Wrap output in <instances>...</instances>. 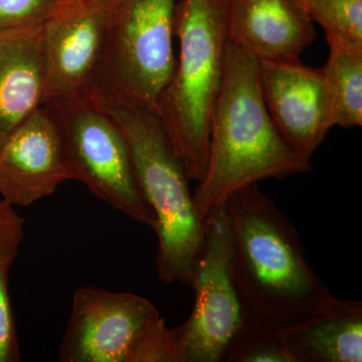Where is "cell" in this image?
I'll return each instance as SVG.
<instances>
[{
	"instance_id": "5b68a950",
	"label": "cell",
	"mask_w": 362,
	"mask_h": 362,
	"mask_svg": "<svg viewBox=\"0 0 362 362\" xmlns=\"http://www.w3.org/2000/svg\"><path fill=\"white\" fill-rule=\"evenodd\" d=\"M175 0H119L92 98L132 102L157 113L176 58Z\"/></svg>"
},
{
	"instance_id": "d6986e66",
	"label": "cell",
	"mask_w": 362,
	"mask_h": 362,
	"mask_svg": "<svg viewBox=\"0 0 362 362\" xmlns=\"http://www.w3.org/2000/svg\"><path fill=\"white\" fill-rule=\"evenodd\" d=\"M9 269H0V362H20L21 352L9 294Z\"/></svg>"
},
{
	"instance_id": "8fae6325",
	"label": "cell",
	"mask_w": 362,
	"mask_h": 362,
	"mask_svg": "<svg viewBox=\"0 0 362 362\" xmlns=\"http://www.w3.org/2000/svg\"><path fill=\"white\" fill-rule=\"evenodd\" d=\"M73 180L56 117L42 105L0 146V197L13 206H30Z\"/></svg>"
},
{
	"instance_id": "7a4b0ae2",
	"label": "cell",
	"mask_w": 362,
	"mask_h": 362,
	"mask_svg": "<svg viewBox=\"0 0 362 362\" xmlns=\"http://www.w3.org/2000/svg\"><path fill=\"white\" fill-rule=\"evenodd\" d=\"M311 170L310 160L290 148L272 120L262 93L258 59L228 42L206 173L192 194L199 218L204 221L214 207L259 181Z\"/></svg>"
},
{
	"instance_id": "6da1fadb",
	"label": "cell",
	"mask_w": 362,
	"mask_h": 362,
	"mask_svg": "<svg viewBox=\"0 0 362 362\" xmlns=\"http://www.w3.org/2000/svg\"><path fill=\"white\" fill-rule=\"evenodd\" d=\"M226 206L242 315L284 330L332 296L306 259L296 228L258 183L235 192Z\"/></svg>"
},
{
	"instance_id": "44dd1931",
	"label": "cell",
	"mask_w": 362,
	"mask_h": 362,
	"mask_svg": "<svg viewBox=\"0 0 362 362\" xmlns=\"http://www.w3.org/2000/svg\"><path fill=\"white\" fill-rule=\"evenodd\" d=\"M80 1H88V0H80Z\"/></svg>"
},
{
	"instance_id": "ffe728a7",
	"label": "cell",
	"mask_w": 362,
	"mask_h": 362,
	"mask_svg": "<svg viewBox=\"0 0 362 362\" xmlns=\"http://www.w3.org/2000/svg\"><path fill=\"white\" fill-rule=\"evenodd\" d=\"M25 239V220L0 197V269H11Z\"/></svg>"
},
{
	"instance_id": "52a82bcc",
	"label": "cell",
	"mask_w": 362,
	"mask_h": 362,
	"mask_svg": "<svg viewBox=\"0 0 362 362\" xmlns=\"http://www.w3.org/2000/svg\"><path fill=\"white\" fill-rule=\"evenodd\" d=\"M56 117L73 180L133 221L156 230L153 211L136 182L125 136L93 98L47 102Z\"/></svg>"
},
{
	"instance_id": "8992f818",
	"label": "cell",
	"mask_w": 362,
	"mask_h": 362,
	"mask_svg": "<svg viewBox=\"0 0 362 362\" xmlns=\"http://www.w3.org/2000/svg\"><path fill=\"white\" fill-rule=\"evenodd\" d=\"M63 362H177L171 329L146 298L94 287L74 293Z\"/></svg>"
},
{
	"instance_id": "7c38bea8",
	"label": "cell",
	"mask_w": 362,
	"mask_h": 362,
	"mask_svg": "<svg viewBox=\"0 0 362 362\" xmlns=\"http://www.w3.org/2000/svg\"><path fill=\"white\" fill-rule=\"evenodd\" d=\"M228 33L259 62L299 61L316 39L300 0H228Z\"/></svg>"
},
{
	"instance_id": "4fadbf2b",
	"label": "cell",
	"mask_w": 362,
	"mask_h": 362,
	"mask_svg": "<svg viewBox=\"0 0 362 362\" xmlns=\"http://www.w3.org/2000/svg\"><path fill=\"white\" fill-rule=\"evenodd\" d=\"M42 28L0 33V146L45 104Z\"/></svg>"
},
{
	"instance_id": "5bb4252c",
	"label": "cell",
	"mask_w": 362,
	"mask_h": 362,
	"mask_svg": "<svg viewBox=\"0 0 362 362\" xmlns=\"http://www.w3.org/2000/svg\"><path fill=\"white\" fill-rule=\"evenodd\" d=\"M282 334L293 362H361L362 302L332 295Z\"/></svg>"
},
{
	"instance_id": "277c9868",
	"label": "cell",
	"mask_w": 362,
	"mask_h": 362,
	"mask_svg": "<svg viewBox=\"0 0 362 362\" xmlns=\"http://www.w3.org/2000/svg\"><path fill=\"white\" fill-rule=\"evenodd\" d=\"M175 68L162 93L157 114L190 180L206 173L209 133L225 77L228 0L176 2Z\"/></svg>"
},
{
	"instance_id": "ac0fdd59",
	"label": "cell",
	"mask_w": 362,
	"mask_h": 362,
	"mask_svg": "<svg viewBox=\"0 0 362 362\" xmlns=\"http://www.w3.org/2000/svg\"><path fill=\"white\" fill-rule=\"evenodd\" d=\"M80 0H0V33L42 28Z\"/></svg>"
},
{
	"instance_id": "e0dca14e",
	"label": "cell",
	"mask_w": 362,
	"mask_h": 362,
	"mask_svg": "<svg viewBox=\"0 0 362 362\" xmlns=\"http://www.w3.org/2000/svg\"><path fill=\"white\" fill-rule=\"evenodd\" d=\"M327 40L362 49V0H300Z\"/></svg>"
},
{
	"instance_id": "ba28073f",
	"label": "cell",
	"mask_w": 362,
	"mask_h": 362,
	"mask_svg": "<svg viewBox=\"0 0 362 362\" xmlns=\"http://www.w3.org/2000/svg\"><path fill=\"white\" fill-rule=\"evenodd\" d=\"M204 244L195 263L189 318L171 329L177 362H223L242 320L232 275L233 238L225 204L204 220Z\"/></svg>"
},
{
	"instance_id": "30bf717a",
	"label": "cell",
	"mask_w": 362,
	"mask_h": 362,
	"mask_svg": "<svg viewBox=\"0 0 362 362\" xmlns=\"http://www.w3.org/2000/svg\"><path fill=\"white\" fill-rule=\"evenodd\" d=\"M267 109L293 151L307 160L334 127L332 104L321 69L301 62H259Z\"/></svg>"
},
{
	"instance_id": "9a60e30c",
	"label": "cell",
	"mask_w": 362,
	"mask_h": 362,
	"mask_svg": "<svg viewBox=\"0 0 362 362\" xmlns=\"http://www.w3.org/2000/svg\"><path fill=\"white\" fill-rule=\"evenodd\" d=\"M329 57L321 70L325 78L334 125H362V49L327 40Z\"/></svg>"
},
{
	"instance_id": "9c48e42d",
	"label": "cell",
	"mask_w": 362,
	"mask_h": 362,
	"mask_svg": "<svg viewBox=\"0 0 362 362\" xmlns=\"http://www.w3.org/2000/svg\"><path fill=\"white\" fill-rule=\"evenodd\" d=\"M118 1H80L42 28L45 103L92 98Z\"/></svg>"
},
{
	"instance_id": "3957f363",
	"label": "cell",
	"mask_w": 362,
	"mask_h": 362,
	"mask_svg": "<svg viewBox=\"0 0 362 362\" xmlns=\"http://www.w3.org/2000/svg\"><path fill=\"white\" fill-rule=\"evenodd\" d=\"M94 100L125 136L136 182L156 216L159 279L168 284L192 287L204 244V221L195 211L187 169L160 117L132 102Z\"/></svg>"
},
{
	"instance_id": "2e32d148",
	"label": "cell",
	"mask_w": 362,
	"mask_h": 362,
	"mask_svg": "<svg viewBox=\"0 0 362 362\" xmlns=\"http://www.w3.org/2000/svg\"><path fill=\"white\" fill-rule=\"evenodd\" d=\"M223 362H293L282 330L258 319L242 315Z\"/></svg>"
}]
</instances>
